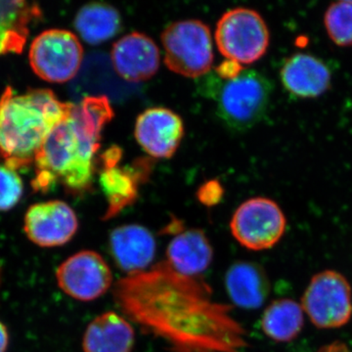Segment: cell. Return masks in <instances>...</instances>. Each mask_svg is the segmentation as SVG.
<instances>
[{
  "label": "cell",
  "mask_w": 352,
  "mask_h": 352,
  "mask_svg": "<svg viewBox=\"0 0 352 352\" xmlns=\"http://www.w3.org/2000/svg\"><path fill=\"white\" fill-rule=\"evenodd\" d=\"M113 298L127 320L163 340L171 352H244L245 328L199 277L166 263L122 278Z\"/></svg>",
  "instance_id": "obj_1"
},
{
  "label": "cell",
  "mask_w": 352,
  "mask_h": 352,
  "mask_svg": "<svg viewBox=\"0 0 352 352\" xmlns=\"http://www.w3.org/2000/svg\"><path fill=\"white\" fill-rule=\"evenodd\" d=\"M104 126L94 113L74 104L69 117L50 132L36 153L34 191L47 193L58 184L76 193L87 191L94 178V157Z\"/></svg>",
  "instance_id": "obj_2"
},
{
  "label": "cell",
  "mask_w": 352,
  "mask_h": 352,
  "mask_svg": "<svg viewBox=\"0 0 352 352\" xmlns=\"http://www.w3.org/2000/svg\"><path fill=\"white\" fill-rule=\"evenodd\" d=\"M73 107L50 89L19 94L7 87L0 96V156L6 166L18 170L34 164L45 139Z\"/></svg>",
  "instance_id": "obj_3"
},
{
  "label": "cell",
  "mask_w": 352,
  "mask_h": 352,
  "mask_svg": "<svg viewBox=\"0 0 352 352\" xmlns=\"http://www.w3.org/2000/svg\"><path fill=\"white\" fill-rule=\"evenodd\" d=\"M201 91L214 100L219 119L234 131H245L258 124L270 106L272 85L254 69H243L231 80L208 73L201 80Z\"/></svg>",
  "instance_id": "obj_4"
},
{
  "label": "cell",
  "mask_w": 352,
  "mask_h": 352,
  "mask_svg": "<svg viewBox=\"0 0 352 352\" xmlns=\"http://www.w3.org/2000/svg\"><path fill=\"white\" fill-rule=\"evenodd\" d=\"M164 63L173 73L197 78L208 75L214 63V46L207 25L199 20L178 21L162 34Z\"/></svg>",
  "instance_id": "obj_5"
},
{
  "label": "cell",
  "mask_w": 352,
  "mask_h": 352,
  "mask_svg": "<svg viewBox=\"0 0 352 352\" xmlns=\"http://www.w3.org/2000/svg\"><path fill=\"white\" fill-rule=\"evenodd\" d=\"M267 25L256 11L235 8L223 14L215 30V41L226 60L240 65L258 61L270 45Z\"/></svg>",
  "instance_id": "obj_6"
},
{
  "label": "cell",
  "mask_w": 352,
  "mask_h": 352,
  "mask_svg": "<svg viewBox=\"0 0 352 352\" xmlns=\"http://www.w3.org/2000/svg\"><path fill=\"white\" fill-rule=\"evenodd\" d=\"M300 305L315 327H344L352 317L351 284L338 271H321L310 280Z\"/></svg>",
  "instance_id": "obj_7"
},
{
  "label": "cell",
  "mask_w": 352,
  "mask_h": 352,
  "mask_svg": "<svg viewBox=\"0 0 352 352\" xmlns=\"http://www.w3.org/2000/svg\"><path fill=\"white\" fill-rule=\"evenodd\" d=\"M283 210L274 201L258 197L244 201L230 221L233 237L250 251L270 250L278 244L286 231Z\"/></svg>",
  "instance_id": "obj_8"
},
{
  "label": "cell",
  "mask_w": 352,
  "mask_h": 352,
  "mask_svg": "<svg viewBox=\"0 0 352 352\" xmlns=\"http://www.w3.org/2000/svg\"><path fill=\"white\" fill-rule=\"evenodd\" d=\"M83 50L78 38L66 30L41 32L32 41L29 59L32 71L50 82L73 80L82 63Z\"/></svg>",
  "instance_id": "obj_9"
},
{
  "label": "cell",
  "mask_w": 352,
  "mask_h": 352,
  "mask_svg": "<svg viewBox=\"0 0 352 352\" xmlns=\"http://www.w3.org/2000/svg\"><path fill=\"white\" fill-rule=\"evenodd\" d=\"M58 286L66 295L91 302L105 295L113 285V273L100 254L89 250L76 252L56 271Z\"/></svg>",
  "instance_id": "obj_10"
},
{
  "label": "cell",
  "mask_w": 352,
  "mask_h": 352,
  "mask_svg": "<svg viewBox=\"0 0 352 352\" xmlns=\"http://www.w3.org/2000/svg\"><path fill=\"white\" fill-rule=\"evenodd\" d=\"M78 229L75 210L63 201L32 205L25 215L24 230L34 244L43 248L66 245Z\"/></svg>",
  "instance_id": "obj_11"
},
{
  "label": "cell",
  "mask_w": 352,
  "mask_h": 352,
  "mask_svg": "<svg viewBox=\"0 0 352 352\" xmlns=\"http://www.w3.org/2000/svg\"><path fill=\"white\" fill-rule=\"evenodd\" d=\"M184 126L182 118L166 108H150L136 120L138 144L150 156L157 159L173 157L182 142Z\"/></svg>",
  "instance_id": "obj_12"
},
{
  "label": "cell",
  "mask_w": 352,
  "mask_h": 352,
  "mask_svg": "<svg viewBox=\"0 0 352 352\" xmlns=\"http://www.w3.org/2000/svg\"><path fill=\"white\" fill-rule=\"evenodd\" d=\"M111 59L118 75L131 82L150 80L160 68V50L156 43L138 32L113 43Z\"/></svg>",
  "instance_id": "obj_13"
},
{
  "label": "cell",
  "mask_w": 352,
  "mask_h": 352,
  "mask_svg": "<svg viewBox=\"0 0 352 352\" xmlns=\"http://www.w3.org/2000/svg\"><path fill=\"white\" fill-rule=\"evenodd\" d=\"M109 247L113 261L126 275L147 270L156 256L154 236L138 224L113 229L109 238Z\"/></svg>",
  "instance_id": "obj_14"
},
{
  "label": "cell",
  "mask_w": 352,
  "mask_h": 352,
  "mask_svg": "<svg viewBox=\"0 0 352 352\" xmlns=\"http://www.w3.org/2000/svg\"><path fill=\"white\" fill-rule=\"evenodd\" d=\"M227 295L236 307L256 309L263 307L270 294V281L258 263L239 261L226 274Z\"/></svg>",
  "instance_id": "obj_15"
},
{
  "label": "cell",
  "mask_w": 352,
  "mask_h": 352,
  "mask_svg": "<svg viewBox=\"0 0 352 352\" xmlns=\"http://www.w3.org/2000/svg\"><path fill=\"white\" fill-rule=\"evenodd\" d=\"M281 80L289 94L300 98H315L330 87L331 72L318 58L298 53L285 62Z\"/></svg>",
  "instance_id": "obj_16"
},
{
  "label": "cell",
  "mask_w": 352,
  "mask_h": 352,
  "mask_svg": "<svg viewBox=\"0 0 352 352\" xmlns=\"http://www.w3.org/2000/svg\"><path fill=\"white\" fill-rule=\"evenodd\" d=\"M214 249L201 229H188L176 235L166 249V263L180 274L198 277L210 267Z\"/></svg>",
  "instance_id": "obj_17"
},
{
  "label": "cell",
  "mask_w": 352,
  "mask_h": 352,
  "mask_svg": "<svg viewBox=\"0 0 352 352\" xmlns=\"http://www.w3.org/2000/svg\"><path fill=\"white\" fill-rule=\"evenodd\" d=\"M135 333L126 317L104 312L87 326L82 339L83 352H132Z\"/></svg>",
  "instance_id": "obj_18"
},
{
  "label": "cell",
  "mask_w": 352,
  "mask_h": 352,
  "mask_svg": "<svg viewBox=\"0 0 352 352\" xmlns=\"http://www.w3.org/2000/svg\"><path fill=\"white\" fill-rule=\"evenodd\" d=\"M43 17L41 7L34 2L0 1V55L24 50L30 25Z\"/></svg>",
  "instance_id": "obj_19"
},
{
  "label": "cell",
  "mask_w": 352,
  "mask_h": 352,
  "mask_svg": "<svg viewBox=\"0 0 352 352\" xmlns=\"http://www.w3.org/2000/svg\"><path fill=\"white\" fill-rule=\"evenodd\" d=\"M138 164L132 168H105L100 173L99 182L108 204L104 220L117 217L138 199V183L148 173L146 164Z\"/></svg>",
  "instance_id": "obj_20"
},
{
  "label": "cell",
  "mask_w": 352,
  "mask_h": 352,
  "mask_svg": "<svg viewBox=\"0 0 352 352\" xmlns=\"http://www.w3.org/2000/svg\"><path fill=\"white\" fill-rule=\"evenodd\" d=\"M75 28L87 43L96 45L119 34L122 17L115 7L105 2H90L76 14Z\"/></svg>",
  "instance_id": "obj_21"
},
{
  "label": "cell",
  "mask_w": 352,
  "mask_h": 352,
  "mask_svg": "<svg viewBox=\"0 0 352 352\" xmlns=\"http://www.w3.org/2000/svg\"><path fill=\"white\" fill-rule=\"evenodd\" d=\"M261 330L266 337L279 342L295 340L305 325V312L300 303L289 298L274 300L264 310Z\"/></svg>",
  "instance_id": "obj_22"
},
{
  "label": "cell",
  "mask_w": 352,
  "mask_h": 352,
  "mask_svg": "<svg viewBox=\"0 0 352 352\" xmlns=\"http://www.w3.org/2000/svg\"><path fill=\"white\" fill-rule=\"evenodd\" d=\"M325 28L336 45H352V1H339L331 4L324 17Z\"/></svg>",
  "instance_id": "obj_23"
},
{
  "label": "cell",
  "mask_w": 352,
  "mask_h": 352,
  "mask_svg": "<svg viewBox=\"0 0 352 352\" xmlns=\"http://www.w3.org/2000/svg\"><path fill=\"white\" fill-rule=\"evenodd\" d=\"M23 188L22 179L16 170L0 164V212H7L19 203Z\"/></svg>",
  "instance_id": "obj_24"
},
{
  "label": "cell",
  "mask_w": 352,
  "mask_h": 352,
  "mask_svg": "<svg viewBox=\"0 0 352 352\" xmlns=\"http://www.w3.org/2000/svg\"><path fill=\"white\" fill-rule=\"evenodd\" d=\"M222 196H223V189L219 182L215 180L205 183L198 191L199 200L207 207H212L219 204Z\"/></svg>",
  "instance_id": "obj_25"
},
{
  "label": "cell",
  "mask_w": 352,
  "mask_h": 352,
  "mask_svg": "<svg viewBox=\"0 0 352 352\" xmlns=\"http://www.w3.org/2000/svg\"><path fill=\"white\" fill-rule=\"evenodd\" d=\"M243 69H243L242 65L231 61V60H226V61L220 64L219 66L215 69L214 73L217 74V76H219L221 80H231V78L239 76Z\"/></svg>",
  "instance_id": "obj_26"
},
{
  "label": "cell",
  "mask_w": 352,
  "mask_h": 352,
  "mask_svg": "<svg viewBox=\"0 0 352 352\" xmlns=\"http://www.w3.org/2000/svg\"><path fill=\"white\" fill-rule=\"evenodd\" d=\"M122 150L118 147H113L104 153L102 160H103L104 170L105 168H112L117 166L119 163L120 157H122Z\"/></svg>",
  "instance_id": "obj_27"
},
{
  "label": "cell",
  "mask_w": 352,
  "mask_h": 352,
  "mask_svg": "<svg viewBox=\"0 0 352 352\" xmlns=\"http://www.w3.org/2000/svg\"><path fill=\"white\" fill-rule=\"evenodd\" d=\"M317 352H352V349H349V346L344 342L337 340V342H333L331 344L321 346Z\"/></svg>",
  "instance_id": "obj_28"
},
{
  "label": "cell",
  "mask_w": 352,
  "mask_h": 352,
  "mask_svg": "<svg viewBox=\"0 0 352 352\" xmlns=\"http://www.w3.org/2000/svg\"><path fill=\"white\" fill-rule=\"evenodd\" d=\"M9 337L6 327L0 322V352H6Z\"/></svg>",
  "instance_id": "obj_29"
}]
</instances>
